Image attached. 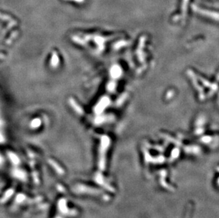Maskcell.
<instances>
[{
    "instance_id": "6da1fadb",
    "label": "cell",
    "mask_w": 219,
    "mask_h": 218,
    "mask_svg": "<svg viewBox=\"0 0 219 218\" xmlns=\"http://www.w3.org/2000/svg\"><path fill=\"white\" fill-rule=\"evenodd\" d=\"M59 64V58L56 53H53L51 57V65L53 67H57Z\"/></svg>"
},
{
    "instance_id": "7a4b0ae2",
    "label": "cell",
    "mask_w": 219,
    "mask_h": 218,
    "mask_svg": "<svg viewBox=\"0 0 219 218\" xmlns=\"http://www.w3.org/2000/svg\"><path fill=\"white\" fill-rule=\"evenodd\" d=\"M41 125V120L39 118H35L31 120L30 123V126L32 128H37Z\"/></svg>"
},
{
    "instance_id": "3957f363",
    "label": "cell",
    "mask_w": 219,
    "mask_h": 218,
    "mask_svg": "<svg viewBox=\"0 0 219 218\" xmlns=\"http://www.w3.org/2000/svg\"><path fill=\"white\" fill-rule=\"evenodd\" d=\"M1 140H3V136H2V135L0 133V141H1Z\"/></svg>"
}]
</instances>
